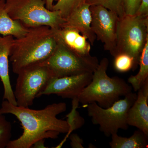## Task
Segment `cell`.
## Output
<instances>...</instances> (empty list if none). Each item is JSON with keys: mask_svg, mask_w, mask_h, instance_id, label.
I'll list each match as a JSON object with an SVG mask.
<instances>
[{"mask_svg": "<svg viewBox=\"0 0 148 148\" xmlns=\"http://www.w3.org/2000/svg\"><path fill=\"white\" fill-rule=\"evenodd\" d=\"M66 109V103L63 102L51 104L42 110H35L14 106L4 101L0 113L15 116L23 129L21 136L16 140H11L6 148H32L39 140L56 139L61 133H68L70 127L67 121L57 118Z\"/></svg>", "mask_w": 148, "mask_h": 148, "instance_id": "obj_1", "label": "cell"}, {"mask_svg": "<svg viewBox=\"0 0 148 148\" xmlns=\"http://www.w3.org/2000/svg\"><path fill=\"white\" fill-rule=\"evenodd\" d=\"M55 29L47 26L29 28L23 36L14 39L9 56L14 73L42 64L50 57L58 44Z\"/></svg>", "mask_w": 148, "mask_h": 148, "instance_id": "obj_2", "label": "cell"}, {"mask_svg": "<svg viewBox=\"0 0 148 148\" xmlns=\"http://www.w3.org/2000/svg\"><path fill=\"white\" fill-rule=\"evenodd\" d=\"M109 60L103 58L92 73L91 82L77 97L79 103L85 106L95 102L104 108L111 107L119 100L132 92V87L118 77H111L107 73Z\"/></svg>", "mask_w": 148, "mask_h": 148, "instance_id": "obj_3", "label": "cell"}, {"mask_svg": "<svg viewBox=\"0 0 148 148\" xmlns=\"http://www.w3.org/2000/svg\"><path fill=\"white\" fill-rule=\"evenodd\" d=\"M5 8L11 18L28 29L47 26L58 29L66 22L59 11L46 8L45 0H5Z\"/></svg>", "mask_w": 148, "mask_h": 148, "instance_id": "obj_4", "label": "cell"}, {"mask_svg": "<svg viewBox=\"0 0 148 148\" xmlns=\"http://www.w3.org/2000/svg\"><path fill=\"white\" fill-rule=\"evenodd\" d=\"M148 40V16L125 15L118 24L115 56L121 53L130 56L134 59L135 71Z\"/></svg>", "mask_w": 148, "mask_h": 148, "instance_id": "obj_5", "label": "cell"}, {"mask_svg": "<svg viewBox=\"0 0 148 148\" xmlns=\"http://www.w3.org/2000/svg\"><path fill=\"white\" fill-rule=\"evenodd\" d=\"M137 94L131 92L107 108H101L95 102L89 103L88 114L93 124L98 125L100 131L107 137L117 133L119 129L127 130V114L136 99Z\"/></svg>", "mask_w": 148, "mask_h": 148, "instance_id": "obj_6", "label": "cell"}, {"mask_svg": "<svg viewBox=\"0 0 148 148\" xmlns=\"http://www.w3.org/2000/svg\"><path fill=\"white\" fill-rule=\"evenodd\" d=\"M57 37L58 44L56 49L50 57L42 63L50 69L54 77L93 73L99 65L97 57L90 54H78Z\"/></svg>", "mask_w": 148, "mask_h": 148, "instance_id": "obj_7", "label": "cell"}, {"mask_svg": "<svg viewBox=\"0 0 148 148\" xmlns=\"http://www.w3.org/2000/svg\"><path fill=\"white\" fill-rule=\"evenodd\" d=\"M17 75L14 94L17 106L25 108L33 105L38 94L54 77L50 69L43 64L29 66Z\"/></svg>", "mask_w": 148, "mask_h": 148, "instance_id": "obj_8", "label": "cell"}, {"mask_svg": "<svg viewBox=\"0 0 148 148\" xmlns=\"http://www.w3.org/2000/svg\"><path fill=\"white\" fill-rule=\"evenodd\" d=\"M91 27L98 40L104 44L105 50L115 56L117 29L119 16L114 12L99 5H90Z\"/></svg>", "mask_w": 148, "mask_h": 148, "instance_id": "obj_9", "label": "cell"}, {"mask_svg": "<svg viewBox=\"0 0 148 148\" xmlns=\"http://www.w3.org/2000/svg\"><path fill=\"white\" fill-rule=\"evenodd\" d=\"M92 76V73H85L52 78L38 94L37 97L43 95L56 94L63 98L73 99L77 98L90 83Z\"/></svg>", "mask_w": 148, "mask_h": 148, "instance_id": "obj_10", "label": "cell"}, {"mask_svg": "<svg viewBox=\"0 0 148 148\" xmlns=\"http://www.w3.org/2000/svg\"><path fill=\"white\" fill-rule=\"evenodd\" d=\"M136 100L127 114V122L148 136V79L138 90Z\"/></svg>", "mask_w": 148, "mask_h": 148, "instance_id": "obj_11", "label": "cell"}, {"mask_svg": "<svg viewBox=\"0 0 148 148\" xmlns=\"http://www.w3.org/2000/svg\"><path fill=\"white\" fill-rule=\"evenodd\" d=\"M14 39L12 36H1L0 34V78L3 86V99L17 106L9 72V58Z\"/></svg>", "mask_w": 148, "mask_h": 148, "instance_id": "obj_12", "label": "cell"}, {"mask_svg": "<svg viewBox=\"0 0 148 148\" xmlns=\"http://www.w3.org/2000/svg\"><path fill=\"white\" fill-rule=\"evenodd\" d=\"M90 7L85 3L74 10L65 19L64 25L77 29L86 37L91 45H93L96 38L91 27L92 16Z\"/></svg>", "mask_w": 148, "mask_h": 148, "instance_id": "obj_13", "label": "cell"}, {"mask_svg": "<svg viewBox=\"0 0 148 148\" xmlns=\"http://www.w3.org/2000/svg\"><path fill=\"white\" fill-rule=\"evenodd\" d=\"M55 30L59 39L70 49L80 55H90V43L77 29L64 25Z\"/></svg>", "mask_w": 148, "mask_h": 148, "instance_id": "obj_14", "label": "cell"}, {"mask_svg": "<svg viewBox=\"0 0 148 148\" xmlns=\"http://www.w3.org/2000/svg\"><path fill=\"white\" fill-rule=\"evenodd\" d=\"M5 0H0V34L12 36L15 38L23 36L29 29L9 16L5 8Z\"/></svg>", "mask_w": 148, "mask_h": 148, "instance_id": "obj_15", "label": "cell"}, {"mask_svg": "<svg viewBox=\"0 0 148 148\" xmlns=\"http://www.w3.org/2000/svg\"><path fill=\"white\" fill-rule=\"evenodd\" d=\"M112 141L109 143L112 148H147L148 136L138 129L129 138H125L117 133L111 135Z\"/></svg>", "mask_w": 148, "mask_h": 148, "instance_id": "obj_16", "label": "cell"}, {"mask_svg": "<svg viewBox=\"0 0 148 148\" xmlns=\"http://www.w3.org/2000/svg\"><path fill=\"white\" fill-rule=\"evenodd\" d=\"M139 72L135 75H131L128 79V82L131 85L134 91H138L148 79V40L140 55Z\"/></svg>", "mask_w": 148, "mask_h": 148, "instance_id": "obj_17", "label": "cell"}, {"mask_svg": "<svg viewBox=\"0 0 148 148\" xmlns=\"http://www.w3.org/2000/svg\"><path fill=\"white\" fill-rule=\"evenodd\" d=\"M79 101L77 98L73 99L72 101V109L71 111L66 116L67 118V121L69 125L70 129L69 132L67 133L66 137L64 140L56 148H61L63 145L66 139L69 137L74 130L79 129L84 125L85 120L84 118L81 116L77 110L78 108Z\"/></svg>", "mask_w": 148, "mask_h": 148, "instance_id": "obj_18", "label": "cell"}, {"mask_svg": "<svg viewBox=\"0 0 148 148\" xmlns=\"http://www.w3.org/2000/svg\"><path fill=\"white\" fill-rule=\"evenodd\" d=\"M86 3L89 5H101L114 12L120 18L125 15L123 0H86Z\"/></svg>", "mask_w": 148, "mask_h": 148, "instance_id": "obj_19", "label": "cell"}, {"mask_svg": "<svg viewBox=\"0 0 148 148\" xmlns=\"http://www.w3.org/2000/svg\"><path fill=\"white\" fill-rule=\"evenodd\" d=\"M86 1L58 0L56 3L53 5L52 10L59 11L61 16L66 19L74 10L86 3Z\"/></svg>", "mask_w": 148, "mask_h": 148, "instance_id": "obj_20", "label": "cell"}, {"mask_svg": "<svg viewBox=\"0 0 148 148\" xmlns=\"http://www.w3.org/2000/svg\"><path fill=\"white\" fill-rule=\"evenodd\" d=\"M114 58V67L116 71L125 73L131 70L133 71L134 59L126 53H121L117 54Z\"/></svg>", "mask_w": 148, "mask_h": 148, "instance_id": "obj_21", "label": "cell"}, {"mask_svg": "<svg viewBox=\"0 0 148 148\" xmlns=\"http://www.w3.org/2000/svg\"><path fill=\"white\" fill-rule=\"evenodd\" d=\"M11 137V124L0 113V148H6Z\"/></svg>", "mask_w": 148, "mask_h": 148, "instance_id": "obj_22", "label": "cell"}, {"mask_svg": "<svg viewBox=\"0 0 148 148\" xmlns=\"http://www.w3.org/2000/svg\"><path fill=\"white\" fill-rule=\"evenodd\" d=\"M141 0H123L125 15H135L140 5Z\"/></svg>", "mask_w": 148, "mask_h": 148, "instance_id": "obj_23", "label": "cell"}, {"mask_svg": "<svg viewBox=\"0 0 148 148\" xmlns=\"http://www.w3.org/2000/svg\"><path fill=\"white\" fill-rule=\"evenodd\" d=\"M71 140V146L73 148H84L83 140L77 134H71L69 136Z\"/></svg>", "mask_w": 148, "mask_h": 148, "instance_id": "obj_24", "label": "cell"}, {"mask_svg": "<svg viewBox=\"0 0 148 148\" xmlns=\"http://www.w3.org/2000/svg\"><path fill=\"white\" fill-rule=\"evenodd\" d=\"M135 15L148 16V0H141L140 5Z\"/></svg>", "mask_w": 148, "mask_h": 148, "instance_id": "obj_25", "label": "cell"}, {"mask_svg": "<svg viewBox=\"0 0 148 148\" xmlns=\"http://www.w3.org/2000/svg\"><path fill=\"white\" fill-rule=\"evenodd\" d=\"M45 6L46 8L50 10H52V8L54 1H57L58 0H45Z\"/></svg>", "mask_w": 148, "mask_h": 148, "instance_id": "obj_26", "label": "cell"}, {"mask_svg": "<svg viewBox=\"0 0 148 148\" xmlns=\"http://www.w3.org/2000/svg\"><path fill=\"white\" fill-rule=\"evenodd\" d=\"M45 140H40L37 141L34 144L32 147H34V148H47L44 145Z\"/></svg>", "mask_w": 148, "mask_h": 148, "instance_id": "obj_27", "label": "cell"}]
</instances>
